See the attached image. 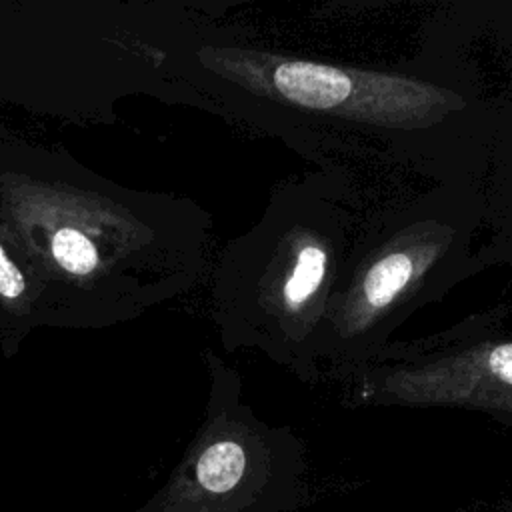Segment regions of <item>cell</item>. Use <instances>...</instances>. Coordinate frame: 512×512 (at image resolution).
<instances>
[{
    "label": "cell",
    "mask_w": 512,
    "mask_h": 512,
    "mask_svg": "<svg viewBox=\"0 0 512 512\" xmlns=\"http://www.w3.org/2000/svg\"><path fill=\"white\" fill-rule=\"evenodd\" d=\"M352 242V220L328 194L304 184L280 190L216 264L212 304L222 344L260 348L312 372Z\"/></svg>",
    "instance_id": "cell-4"
},
{
    "label": "cell",
    "mask_w": 512,
    "mask_h": 512,
    "mask_svg": "<svg viewBox=\"0 0 512 512\" xmlns=\"http://www.w3.org/2000/svg\"><path fill=\"white\" fill-rule=\"evenodd\" d=\"M38 328L36 288L20 256L0 230V352L12 358Z\"/></svg>",
    "instance_id": "cell-8"
},
{
    "label": "cell",
    "mask_w": 512,
    "mask_h": 512,
    "mask_svg": "<svg viewBox=\"0 0 512 512\" xmlns=\"http://www.w3.org/2000/svg\"><path fill=\"white\" fill-rule=\"evenodd\" d=\"M206 416L166 482L132 512H250L262 442L256 422L238 402V382L212 354Z\"/></svg>",
    "instance_id": "cell-6"
},
{
    "label": "cell",
    "mask_w": 512,
    "mask_h": 512,
    "mask_svg": "<svg viewBox=\"0 0 512 512\" xmlns=\"http://www.w3.org/2000/svg\"><path fill=\"white\" fill-rule=\"evenodd\" d=\"M382 388L394 400L462 404L512 422V340L480 342L470 352L402 368Z\"/></svg>",
    "instance_id": "cell-7"
},
{
    "label": "cell",
    "mask_w": 512,
    "mask_h": 512,
    "mask_svg": "<svg viewBox=\"0 0 512 512\" xmlns=\"http://www.w3.org/2000/svg\"><path fill=\"white\" fill-rule=\"evenodd\" d=\"M208 214L188 198L122 186L10 132L0 140V230L36 288L38 328L136 320L190 290Z\"/></svg>",
    "instance_id": "cell-1"
},
{
    "label": "cell",
    "mask_w": 512,
    "mask_h": 512,
    "mask_svg": "<svg viewBox=\"0 0 512 512\" xmlns=\"http://www.w3.org/2000/svg\"><path fill=\"white\" fill-rule=\"evenodd\" d=\"M504 512H512V506H508V508H506V510H504Z\"/></svg>",
    "instance_id": "cell-10"
},
{
    "label": "cell",
    "mask_w": 512,
    "mask_h": 512,
    "mask_svg": "<svg viewBox=\"0 0 512 512\" xmlns=\"http://www.w3.org/2000/svg\"><path fill=\"white\" fill-rule=\"evenodd\" d=\"M482 216L480 192L446 184L370 222L346 256L326 312L320 360L364 366L416 308L476 270L486 260L472 254Z\"/></svg>",
    "instance_id": "cell-5"
},
{
    "label": "cell",
    "mask_w": 512,
    "mask_h": 512,
    "mask_svg": "<svg viewBox=\"0 0 512 512\" xmlns=\"http://www.w3.org/2000/svg\"><path fill=\"white\" fill-rule=\"evenodd\" d=\"M176 78L192 106L278 130L314 116L328 128L376 132L412 160H436L440 144L490 132V112L456 86L246 48L202 22L178 52Z\"/></svg>",
    "instance_id": "cell-2"
},
{
    "label": "cell",
    "mask_w": 512,
    "mask_h": 512,
    "mask_svg": "<svg viewBox=\"0 0 512 512\" xmlns=\"http://www.w3.org/2000/svg\"><path fill=\"white\" fill-rule=\"evenodd\" d=\"M164 0H0V102L110 124L120 100L186 104L176 56L200 24Z\"/></svg>",
    "instance_id": "cell-3"
},
{
    "label": "cell",
    "mask_w": 512,
    "mask_h": 512,
    "mask_svg": "<svg viewBox=\"0 0 512 512\" xmlns=\"http://www.w3.org/2000/svg\"><path fill=\"white\" fill-rule=\"evenodd\" d=\"M8 134H10V130H8V128H4V126H0V140H2V138H6Z\"/></svg>",
    "instance_id": "cell-9"
}]
</instances>
